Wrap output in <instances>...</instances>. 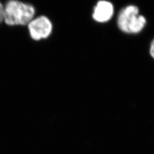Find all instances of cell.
I'll return each mask as SVG.
<instances>
[{
    "instance_id": "3",
    "label": "cell",
    "mask_w": 154,
    "mask_h": 154,
    "mask_svg": "<svg viewBox=\"0 0 154 154\" xmlns=\"http://www.w3.org/2000/svg\"><path fill=\"white\" fill-rule=\"evenodd\" d=\"M28 28L31 37L39 41L49 36L52 31V24L46 17L40 16L29 22Z\"/></svg>"
},
{
    "instance_id": "2",
    "label": "cell",
    "mask_w": 154,
    "mask_h": 154,
    "mask_svg": "<svg viewBox=\"0 0 154 154\" xmlns=\"http://www.w3.org/2000/svg\"><path fill=\"white\" fill-rule=\"evenodd\" d=\"M147 23L146 18L139 14L137 6H127L118 14L117 24L123 33L138 34L141 32Z\"/></svg>"
},
{
    "instance_id": "1",
    "label": "cell",
    "mask_w": 154,
    "mask_h": 154,
    "mask_svg": "<svg viewBox=\"0 0 154 154\" xmlns=\"http://www.w3.org/2000/svg\"><path fill=\"white\" fill-rule=\"evenodd\" d=\"M4 21L10 26L28 25L33 19V6L17 0H10L4 6Z\"/></svg>"
},
{
    "instance_id": "5",
    "label": "cell",
    "mask_w": 154,
    "mask_h": 154,
    "mask_svg": "<svg viewBox=\"0 0 154 154\" xmlns=\"http://www.w3.org/2000/svg\"><path fill=\"white\" fill-rule=\"evenodd\" d=\"M4 15H5L4 6L2 5V4L0 2V22L4 21Z\"/></svg>"
},
{
    "instance_id": "4",
    "label": "cell",
    "mask_w": 154,
    "mask_h": 154,
    "mask_svg": "<svg viewBox=\"0 0 154 154\" xmlns=\"http://www.w3.org/2000/svg\"><path fill=\"white\" fill-rule=\"evenodd\" d=\"M114 14V6L106 1H100L94 8L93 17L94 20L98 22H107Z\"/></svg>"
},
{
    "instance_id": "6",
    "label": "cell",
    "mask_w": 154,
    "mask_h": 154,
    "mask_svg": "<svg viewBox=\"0 0 154 154\" xmlns=\"http://www.w3.org/2000/svg\"><path fill=\"white\" fill-rule=\"evenodd\" d=\"M149 54L154 60V39L152 41L149 47Z\"/></svg>"
}]
</instances>
